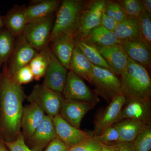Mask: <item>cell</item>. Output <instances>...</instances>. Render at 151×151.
<instances>
[{
  "label": "cell",
  "instance_id": "74e56055",
  "mask_svg": "<svg viewBox=\"0 0 151 151\" xmlns=\"http://www.w3.org/2000/svg\"><path fill=\"white\" fill-rule=\"evenodd\" d=\"M119 23V22L117 21L115 19L108 16L103 12L101 18V25L105 27L106 29L114 32Z\"/></svg>",
  "mask_w": 151,
  "mask_h": 151
},
{
  "label": "cell",
  "instance_id": "ffe728a7",
  "mask_svg": "<svg viewBox=\"0 0 151 151\" xmlns=\"http://www.w3.org/2000/svg\"><path fill=\"white\" fill-rule=\"evenodd\" d=\"M46 115L38 105L34 103L24 107L21 127L24 137L29 139L32 136Z\"/></svg>",
  "mask_w": 151,
  "mask_h": 151
},
{
  "label": "cell",
  "instance_id": "e0dca14e",
  "mask_svg": "<svg viewBox=\"0 0 151 151\" xmlns=\"http://www.w3.org/2000/svg\"><path fill=\"white\" fill-rule=\"evenodd\" d=\"M59 0H37L25 6L24 14L27 24L55 14L60 5Z\"/></svg>",
  "mask_w": 151,
  "mask_h": 151
},
{
  "label": "cell",
  "instance_id": "5b68a950",
  "mask_svg": "<svg viewBox=\"0 0 151 151\" xmlns=\"http://www.w3.org/2000/svg\"><path fill=\"white\" fill-rule=\"evenodd\" d=\"M64 98L62 93L37 84L27 97L30 103L38 105L47 116L54 117L59 115Z\"/></svg>",
  "mask_w": 151,
  "mask_h": 151
},
{
  "label": "cell",
  "instance_id": "ba28073f",
  "mask_svg": "<svg viewBox=\"0 0 151 151\" xmlns=\"http://www.w3.org/2000/svg\"><path fill=\"white\" fill-rule=\"evenodd\" d=\"M38 52L28 42L23 35L16 38L12 52L5 63L9 73L13 75L20 68L29 65Z\"/></svg>",
  "mask_w": 151,
  "mask_h": 151
},
{
  "label": "cell",
  "instance_id": "ab89813d",
  "mask_svg": "<svg viewBox=\"0 0 151 151\" xmlns=\"http://www.w3.org/2000/svg\"><path fill=\"white\" fill-rule=\"evenodd\" d=\"M143 11H145L151 14V0H140Z\"/></svg>",
  "mask_w": 151,
  "mask_h": 151
},
{
  "label": "cell",
  "instance_id": "3957f363",
  "mask_svg": "<svg viewBox=\"0 0 151 151\" xmlns=\"http://www.w3.org/2000/svg\"><path fill=\"white\" fill-rule=\"evenodd\" d=\"M86 1L63 0L61 2L55 14L50 41L59 34L75 37L78 32L81 12Z\"/></svg>",
  "mask_w": 151,
  "mask_h": 151
},
{
  "label": "cell",
  "instance_id": "ac0fdd59",
  "mask_svg": "<svg viewBox=\"0 0 151 151\" xmlns=\"http://www.w3.org/2000/svg\"><path fill=\"white\" fill-rule=\"evenodd\" d=\"M120 44L130 59L150 71L151 47L141 40L121 41Z\"/></svg>",
  "mask_w": 151,
  "mask_h": 151
},
{
  "label": "cell",
  "instance_id": "8fae6325",
  "mask_svg": "<svg viewBox=\"0 0 151 151\" xmlns=\"http://www.w3.org/2000/svg\"><path fill=\"white\" fill-rule=\"evenodd\" d=\"M47 49L49 63L42 84L52 90L62 93L68 71L52 53L48 45Z\"/></svg>",
  "mask_w": 151,
  "mask_h": 151
},
{
  "label": "cell",
  "instance_id": "6da1fadb",
  "mask_svg": "<svg viewBox=\"0 0 151 151\" xmlns=\"http://www.w3.org/2000/svg\"><path fill=\"white\" fill-rule=\"evenodd\" d=\"M26 97L22 85L14 80L5 63L0 75V114L3 132L11 141L21 133V123Z\"/></svg>",
  "mask_w": 151,
  "mask_h": 151
},
{
  "label": "cell",
  "instance_id": "d590c367",
  "mask_svg": "<svg viewBox=\"0 0 151 151\" xmlns=\"http://www.w3.org/2000/svg\"><path fill=\"white\" fill-rule=\"evenodd\" d=\"M3 142L9 151H36L29 148L25 142L24 137L21 133L14 140H3Z\"/></svg>",
  "mask_w": 151,
  "mask_h": 151
},
{
  "label": "cell",
  "instance_id": "f35d334b",
  "mask_svg": "<svg viewBox=\"0 0 151 151\" xmlns=\"http://www.w3.org/2000/svg\"><path fill=\"white\" fill-rule=\"evenodd\" d=\"M116 145L118 151H136L133 142H119Z\"/></svg>",
  "mask_w": 151,
  "mask_h": 151
},
{
  "label": "cell",
  "instance_id": "7bdbcfd3",
  "mask_svg": "<svg viewBox=\"0 0 151 151\" xmlns=\"http://www.w3.org/2000/svg\"><path fill=\"white\" fill-rule=\"evenodd\" d=\"M4 27V21H3V16H1L0 12V29Z\"/></svg>",
  "mask_w": 151,
  "mask_h": 151
},
{
  "label": "cell",
  "instance_id": "277c9868",
  "mask_svg": "<svg viewBox=\"0 0 151 151\" xmlns=\"http://www.w3.org/2000/svg\"><path fill=\"white\" fill-rule=\"evenodd\" d=\"M93 65V64H92ZM91 84L94 93L110 103L113 98L122 94L120 78L111 70L93 65V77Z\"/></svg>",
  "mask_w": 151,
  "mask_h": 151
},
{
  "label": "cell",
  "instance_id": "44dd1931",
  "mask_svg": "<svg viewBox=\"0 0 151 151\" xmlns=\"http://www.w3.org/2000/svg\"><path fill=\"white\" fill-rule=\"evenodd\" d=\"M24 6H14L3 16L4 27L17 38L22 35L27 24L24 14Z\"/></svg>",
  "mask_w": 151,
  "mask_h": 151
},
{
  "label": "cell",
  "instance_id": "ee69618b",
  "mask_svg": "<svg viewBox=\"0 0 151 151\" xmlns=\"http://www.w3.org/2000/svg\"><path fill=\"white\" fill-rule=\"evenodd\" d=\"M1 64H0V68H1Z\"/></svg>",
  "mask_w": 151,
  "mask_h": 151
},
{
  "label": "cell",
  "instance_id": "4316f807",
  "mask_svg": "<svg viewBox=\"0 0 151 151\" xmlns=\"http://www.w3.org/2000/svg\"><path fill=\"white\" fill-rule=\"evenodd\" d=\"M47 46L39 51L29 64L35 80L39 81L45 75L48 67L49 57Z\"/></svg>",
  "mask_w": 151,
  "mask_h": 151
},
{
  "label": "cell",
  "instance_id": "7a4b0ae2",
  "mask_svg": "<svg viewBox=\"0 0 151 151\" xmlns=\"http://www.w3.org/2000/svg\"><path fill=\"white\" fill-rule=\"evenodd\" d=\"M120 77L122 94L126 100L151 98L150 76L144 66L129 58L127 67Z\"/></svg>",
  "mask_w": 151,
  "mask_h": 151
},
{
  "label": "cell",
  "instance_id": "d6986e66",
  "mask_svg": "<svg viewBox=\"0 0 151 151\" xmlns=\"http://www.w3.org/2000/svg\"><path fill=\"white\" fill-rule=\"evenodd\" d=\"M57 137L52 117L46 115L29 138L33 150L42 151L45 146Z\"/></svg>",
  "mask_w": 151,
  "mask_h": 151
},
{
  "label": "cell",
  "instance_id": "5bb4252c",
  "mask_svg": "<svg viewBox=\"0 0 151 151\" xmlns=\"http://www.w3.org/2000/svg\"><path fill=\"white\" fill-rule=\"evenodd\" d=\"M96 104L92 102L65 98L59 115L70 125L79 129L83 117L95 107Z\"/></svg>",
  "mask_w": 151,
  "mask_h": 151
},
{
  "label": "cell",
  "instance_id": "f546056e",
  "mask_svg": "<svg viewBox=\"0 0 151 151\" xmlns=\"http://www.w3.org/2000/svg\"><path fill=\"white\" fill-rule=\"evenodd\" d=\"M133 143L136 151H150L151 125H145Z\"/></svg>",
  "mask_w": 151,
  "mask_h": 151
},
{
  "label": "cell",
  "instance_id": "603a6c76",
  "mask_svg": "<svg viewBox=\"0 0 151 151\" xmlns=\"http://www.w3.org/2000/svg\"><path fill=\"white\" fill-rule=\"evenodd\" d=\"M145 125L137 121L124 119L113 125L119 133V142H133Z\"/></svg>",
  "mask_w": 151,
  "mask_h": 151
},
{
  "label": "cell",
  "instance_id": "484cf974",
  "mask_svg": "<svg viewBox=\"0 0 151 151\" xmlns=\"http://www.w3.org/2000/svg\"><path fill=\"white\" fill-rule=\"evenodd\" d=\"M76 46L91 63L95 66L111 70L108 63L94 45L84 40H75Z\"/></svg>",
  "mask_w": 151,
  "mask_h": 151
},
{
  "label": "cell",
  "instance_id": "7c38bea8",
  "mask_svg": "<svg viewBox=\"0 0 151 151\" xmlns=\"http://www.w3.org/2000/svg\"><path fill=\"white\" fill-rule=\"evenodd\" d=\"M126 98L122 94L114 97L109 105L96 117L92 135L97 136L105 128L117 123L120 112L126 103Z\"/></svg>",
  "mask_w": 151,
  "mask_h": 151
},
{
  "label": "cell",
  "instance_id": "cb8c5ba5",
  "mask_svg": "<svg viewBox=\"0 0 151 151\" xmlns=\"http://www.w3.org/2000/svg\"><path fill=\"white\" fill-rule=\"evenodd\" d=\"M81 40L100 47L111 46L120 42L114 32L106 29L101 25L92 29L86 37Z\"/></svg>",
  "mask_w": 151,
  "mask_h": 151
},
{
  "label": "cell",
  "instance_id": "52a82bcc",
  "mask_svg": "<svg viewBox=\"0 0 151 151\" xmlns=\"http://www.w3.org/2000/svg\"><path fill=\"white\" fill-rule=\"evenodd\" d=\"M106 0L86 1L81 12L75 40L83 39L92 29L101 25Z\"/></svg>",
  "mask_w": 151,
  "mask_h": 151
},
{
  "label": "cell",
  "instance_id": "f1b7e54d",
  "mask_svg": "<svg viewBox=\"0 0 151 151\" xmlns=\"http://www.w3.org/2000/svg\"><path fill=\"white\" fill-rule=\"evenodd\" d=\"M138 23L141 40L151 47V14L142 11Z\"/></svg>",
  "mask_w": 151,
  "mask_h": 151
},
{
  "label": "cell",
  "instance_id": "836d02e7",
  "mask_svg": "<svg viewBox=\"0 0 151 151\" xmlns=\"http://www.w3.org/2000/svg\"><path fill=\"white\" fill-rule=\"evenodd\" d=\"M101 143L96 136L92 135L86 140L70 147L68 151H100Z\"/></svg>",
  "mask_w": 151,
  "mask_h": 151
},
{
  "label": "cell",
  "instance_id": "e575fe53",
  "mask_svg": "<svg viewBox=\"0 0 151 151\" xmlns=\"http://www.w3.org/2000/svg\"><path fill=\"white\" fill-rule=\"evenodd\" d=\"M12 76L14 80L21 85L28 84L34 79L33 74L29 65L20 68Z\"/></svg>",
  "mask_w": 151,
  "mask_h": 151
},
{
  "label": "cell",
  "instance_id": "9a60e30c",
  "mask_svg": "<svg viewBox=\"0 0 151 151\" xmlns=\"http://www.w3.org/2000/svg\"><path fill=\"white\" fill-rule=\"evenodd\" d=\"M48 46L60 62L69 70L73 50L76 47L75 37L59 34L50 40Z\"/></svg>",
  "mask_w": 151,
  "mask_h": 151
},
{
  "label": "cell",
  "instance_id": "d4e9b609",
  "mask_svg": "<svg viewBox=\"0 0 151 151\" xmlns=\"http://www.w3.org/2000/svg\"><path fill=\"white\" fill-rule=\"evenodd\" d=\"M114 32L120 41L140 40L138 19L128 17L119 23Z\"/></svg>",
  "mask_w": 151,
  "mask_h": 151
},
{
  "label": "cell",
  "instance_id": "1f68e13d",
  "mask_svg": "<svg viewBox=\"0 0 151 151\" xmlns=\"http://www.w3.org/2000/svg\"><path fill=\"white\" fill-rule=\"evenodd\" d=\"M104 13L119 22L128 17L121 5L117 1L114 0H106Z\"/></svg>",
  "mask_w": 151,
  "mask_h": 151
},
{
  "label": "cell",
  "instance_id": "2e32d148",
  "mask_svg": "<svg viewBox=\"0 0 151 151\" xmlns=\"http://www.w3.org/2000/svg\"><path fill=\"white\" fill-rule=\"evenodd\" d=\"M95 47L108 63L112 72L119 77L121 76L129 60V57L122 45L116 44L109 46Z\"/></svg>",
  "mask_w": 151,
  "mask_h": 151
},
{
  "label": "cell",
  "instance_id": "4dcf8cb0",
  "mask_svg": "<svg viewBox=\"0 0 151 151\" xmlns=\"http://www.w3.org/2000/svg\"><path fill=\"white\" fill-rule=\"evenodd\" d=\"M128 17L138 19L143 11L140 0H118L117 1Z\"/></svg>",
  "mask_w": 151,
  "mask_h": 151
},
{
  "label": "cell",
  "instance_id": "9c48e42d",
  "mask_svg": "<svg viewBox=\"0 0 151 151\" xmlns=\"http://www.w3.org/2000/svg\"><path fill=\"white\" fill-rule=\"evenodd\" d=\"M62 94L65 99L80 100L97 103V95L89 89L83 79L68 70Z\"/></svg>",
  "mask_w": 151,
  "mask_h": 151
},
{
  "label": "cell",
  "instance_id": "30bf717a",
  "mask_svg": "<svg viewBox=\"0 0 151 151\" xmlns=\"http://www.w3.org/2000/svg\"><path fill=\"white\" fill-rule=\"evenodd\" d=\"M124 119H131L146 125H151V98L127 100L117 122Z\"/></svg>",
  "mask_w": 151,
  "mask_h": 151
},
{
  "label": "cell",
  "instance_id": "8992f818",
  "mask_svg": "<svg viewBox=\"0 0 151 151\" xmlns=\"http://www.w3.org/2000/svg\"><path fill=\"white\" fill-rule=\"evenodd\" d=\"M55 15L27 24L22 35L28 42L38 52L48 45Z\"/></svg>",
  "mask_w": 151,
  "mask_h": 151
},
{
  "label": "cell",
  "instance_id": "4fadbf2b",
  "mask_svg": "<svg viewBox=\"0 0 151 151\" xmlns=\"http://www.w3.org/2000/svg\"><path fill=\"white\" fill-rule=\"evenodd\" d=\"M57 137L68 147L82 142L90 138L92 133H87L73 127L60 115L52 117Z\"/></svg>",
  "mask_w": 151,
  "mask_h": 151
},
{
  "label": "cell",
  "instance_id": "60d3db41",
  "mask_svg": "<svg viewBox=\"0 0 151 151\" xmlns=\"http://www.w3.org/2000/svg\"><path fill=\"white\" fill-rule=\"evenodd\" d=\"M101 149L100 151H118L116 145H107L101 143Z\"/></svg>",
  "mask_w": 151,
  "mask_h": 151
},
{
  "label": "cell",
  "instance_id": "83f0119b",
  "mask_svg": "<svg viewBox=\"0 0 151 151\" xmlns=\"http://www.w3.org/2000/svg\"><path fill=\"white\" fill-rule=\"evenodd\" d=\"M16 38L4 27L0 29V64L6 63L12 52Z\"/></svg>",
  "mask_w": 151,
  "mask_h": 151
},
{
  "label": "cell",
  "instance_id": "d6a6232c",
  "mask_svg": "<svg viewBox=\"0 0 151 151\" xmlns=\"http://www.w3.org/2000/svg\"><path fill=\"white\" fill-rule=\"evenodd\" d=\"M96 137L100 143L107 145H116L119 142V133L113 125L105 128Z\"/></svg>",
  "mask_w": 151,
  "mask_h": 151
},
{
  "label": "cell",
  "instance_id": "7402d4cb",
  "mask_svg": "<svg viewBox=\"0 0 151 151\" xmlns=\"http://www.w3.org/2000/svg\"><path fill=\"white\" fill-rule=\"evenodd\" d=\"M69 70L91 84L93 65L76 46L73 50Z\"/></svg>",
  "mask_w": 151,
  "mask_h": 151
},
{
  "label": "cell",
  "instance_id": "b9f144b4",
  "mask_svg": "<svg viewBox=\"0 0 151 151\" xmlns=\"http://www.w3.org/2000/svg\"><path fill=\"white\" fill-rule=\"evenodd\" d=\"M0 151H9L5 145L3 140H0Z\"/></svg>",
  "mask_w": 151,
  "mask_h": 151
},
{
  "label": "cell",
  "instance_id": "8d00e7d4",
  "mask_svg": "<svg viewBox=\"0 0 151 151\" xmlns=\"http://www.w3.org/2000/svg\"><path fill=\"white\" fill-rule=\"evenodd\" d=\"M68 147L56 137L48 144L44 151H68Z\"/></svg>",
  "mask_w": 151,
  "mask_h": 151
}]
</instances>
